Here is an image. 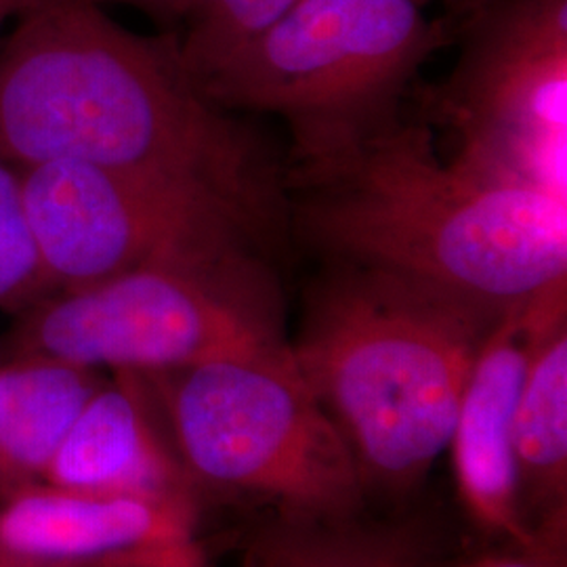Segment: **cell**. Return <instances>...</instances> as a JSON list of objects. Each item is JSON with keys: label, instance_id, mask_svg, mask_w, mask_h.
Listing matches in <instances>:
<instances>
[{"label": "cell", "instance_id": "1", "mask_svg": "<svg viewBox=\"0 0 567 567\" xmlns=\"http://www.w3.org/2000/svg\"><path fill=\"white\" fill-rule=\"evenodd\" d=\"M0 161L95 164L208 204L264 246L288 225L261 137L187 76L177 32L135 34L97 0H42L0 47Z\"/></svg>", "mask_w": 567, "mask_h": 567}, {"label": "cell", "instance_id": "2", "mask_svg": "<svg viewBox=\"0 0 567 567\" xmlns=\"http://www.w3.org/2000/svg\"><path fill=\"white\" fill-rule=\"evenodd\" d=\"M288 219L328 264L391 271L508 309L567 276V200L489 182L400 118L284 171Z\"/></svg>", "mask_w": 567, "mask_h": 567}, {"label": "cell", "instance_id": "3", "mask_svg": "<svg viewBox=\"0 0 567 567\" xmlns=\"http://www.w3.org/2000/svg\"><path fill=\"white\" fill-rule=\"evenodd\" d=\"M508 309L362 265L328 264L309 288L290 349L365 494L400 496L425 480L447 450L477 353Z\"/></svg>", "mask_w": 567, "mask_h": 567}, {"label": "cell", "instance_id": "4", "mask_svg": "<svg viewBox=\"0 0 567 567\" xmlns=\"http://www.w3.org/2000/svg\"><path fill=\"white\" fill-rule=\"evenodd\" d=\"M164 442L198 501L349 517L365 487L290 343L142 374Z\"/></svg>", "mask_w": 567, "mask_h": 567}, {"label": "cell", "instance_id": "5", "mask_svg": "<svg viewBox=\"0 0 567 567\" xmlns=\"http://www.w3.org/2000/svg\"><path fill=\"white\" fill-rule=\"evenodd\" d=\"M425 7V0H299L198 89L225 112L282 118L292 158L337 152L400 121L421 68L454 42V18H429Z\"/></svg>", "mask_w": 567, "mask_h": 567}, {"label": "cell", "instance_id": "6", "mask_svg": "<svg viewBox=\"0 0 567 567\" xmlns=\"http://www.w3.org/2000/svg\"><path fill=\"white\" fill-rule=\"evenodd\" d=\"M288 343L274 278L259 255L229 264L143 265L30 305L13 358L110 372H166Z\"/></svg>", "mask_w": 567, "mask_h": 567}, {"label": "cell", "instance_id": "7", "mask_svg": "<svg viewBox=\"0 0 567 567\" xmlns=\"http://www.w3.org/2000/svg\"><path fill=\"white\" fill-rule=\"evenodd\" d=\"M461 58L429 93L461 143L452 163L567 200V0H461Z\"/></svg>", "mask_w": 567, "mask_h": 567}, {"label": "cell", "instance_id": "8", "mask_svg": "<svg viewBox=\"0 0 567 567\" xmlns=\"http://www.w3.org/2000/svg\"><path fill=\"white\" fill-rule=\"evenodd\" d=\"M20 173L49 295L143 265L204 267L265 250L219 210L163 185L74 161Z\"/></svg>", "mask_w": 567, "mask_h": 567}, {"label": "cell", "instance_id": "9", "mask_svg": "<svg viewBox=\"0 0 567 567\" xmlns=\"http://www.w3.org/2000/svg\"><path fill=\"white\" fill-rule=\"evenodd\" d=\"M200 505L185 496L30 482L0 492V547L100 567H208Z\"/></svg>", "mask_w": 567, "mask_h": 567}, {"label": "cell", "instance_id": "10", "mask_svg": "<svg viewBox=\"0 0 567 567\" xmlns=\"http://www.w3.org/2000/svg\"><path fill=\"white\" fill-rule=\"evenodd\" d=\"M524 303L494 326L471 368L447 450L456 492L480 529L532 547L536 538L522 517L511 426L529 355Z\"/></svg>", "mask_w": 567, "mask_h": 567}, {"label": "cell", "instance_id": "11", "mask_svg": "<svg viewBox=\"0 0 567 567\" xmlns=\"http://www.w3.org/2000/svg\"><path fill=\"white\" fill-rule=\"evenodd\" d=\"M529 355L513 414L517 498L527 529L567 543V276L524 305Z\"/></svg>", "mask_w": 567, "mask_h": 567}, {"label": "cell", "instance_id": "12", "mask_svg": "<svg viewBox=\"0 0 567 567\" xmlns=\"http://www.w3.org/2000/svg\"><path fill=\"white\" fill-rule=\"evenodd\" d=\"M42 482L91 492L194 498L164 442L137 372H112L82 405Z\"/></svg>", "mask_w": 567, "mask_h": 567}, {"label": "cell", "instance_id": "13", "mask_svg": "<svg viewBox=\"0 0 567 567\" xmlns=\"http://www.w3.org/2000/svg\"><path fill=\"white\" fill-rule=\"evenodd\" d=\"M423 519L271 515L246 545L243 567H433Z\"/></svg>", "mask_w": 567, "mask_h": 567}, {"label": "cell", "instance_id": "14", "mask_svg": "<svg viewBox=\"0 0 567 567\" xmlns=\"http://www.w3.org/2000/svg\"><path fill=\"white\" fill-rule=\"evenodd\" d=\"M102 372L41 358L0 365V492L39 482Z\"/></svg>", "mask_w": 567, "mask_h": 567}, {"label": "cell", "instance_id": "15", "mask_svg": "<svg viewBox=\"0 0 567 567\" xmlns=\"http://www.w3.org/2000/svg\"><path fill=\"white\" fill-rule=\"evenodd\" d=\"M299 0H194L177 32L179 58L196 86ZM426 4L431 0H425Z\"/></svg>", "mask_w": 567, "mask_h": 567}, {"label": "cell", "instance_id": "16", "mask_svg": "<svg viewBox=\"0 0 567 567\" xmlns=\"http://www.w3.org/2000/svg\"><path fill=\"white\" fill-rule=\"evenodd\" d=\"M49 297L41 255L23 204L18 166L0 161V309H28Z\"/></svg>", "mask_w": 567, "mask_h": 567}, {"label": "cell", "instance_id": "17", "mask_svg": "<svg viewBox=\"0 0 567 567\" xmlns=\"http://www.w3.org/2000/svg\"><path fill=\"white\" fill-rule=\"evenodd\" d=\"M456 567H567L566 545L543 540L538 545L524 547L508 543L503 550H489L468 557Z\"/></svg>", "mask_w": 567, "mask_h": 567}, {"label": "cell", "instance_id": "18", "mask_svg": "<svg viewBox=\"0 0 567 567\" xmlns=\"http://www.w3.org/2000/svg\"><path fill=\"white\" fill-rule=\"evenodd\" d=\"M97 2L103 7L105 4H126L131 9L142 11L147 18L158 21L166 28V32H173V28L183 23L185 16L189 13L194 0H97Z\"/></svg>", "mask_w": 567, "mask_h": 567}, {"label": "cell", "instance_id": "19", "mask_svg": "<svg viewBox=\"0 0 567 567\" xmlns=\"http://www.w3.org/2000/svg\"><path fill=\"white\" fill-rule=\"evenodd\" d=\"M0 567H100L81 566V564H61V561H44L37 557H25L20 553H11L7 548L0 547Z\"/></svg>", "mask_w": 567, "mask_h": 567}, {"label": "cell", "instance_id": "20", "mask_svg": "<svg viewBox=\"0 0 567 567\" xmlns=\"http://www.w3.org/2000/svg\"><path fill=\"white\" fill-rule=\"evenodd\" d=\"M42 0H0V30L7 23L20 20L23 13L34 9Z\"/></svg>", "mask_w": 567, "mask_h": 567}, {"label": "cell", "instance_id": "21", "mask_svg": "<svg viewBox=\"0 0 567 567\" xmlns=\"http://www.w3.org/2000/svg\"><path fill=\"white\" fill-rule=\"evenodd\" d=\"M447 4H456V2H461V0H446Z\"/></svg>", "mask_w": 567, "mask_h": 567}]
</instances>
